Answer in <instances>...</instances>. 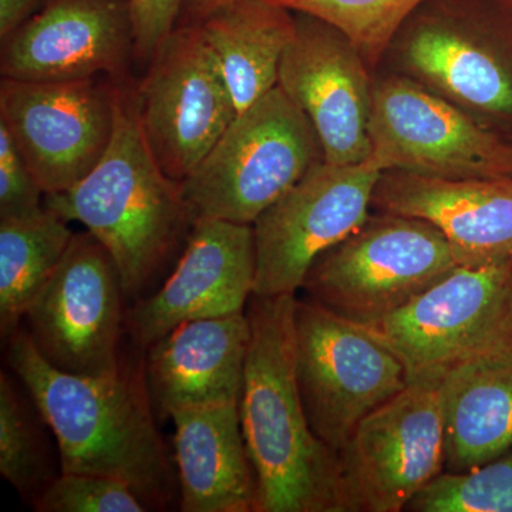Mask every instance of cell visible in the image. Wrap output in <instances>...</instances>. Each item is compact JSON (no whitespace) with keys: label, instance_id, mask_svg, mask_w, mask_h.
Wrapping results in <instances>:
<instances>
[{"label":"cell","instance_id":"1","mask_svg":"<svg viewBox=\"0 0 512 512\" xmlns=\"http://www.w3.org/2000/svg\"><path fill=\"white\" fill-rule=\"evenodd\" d=\"M8 365L59 447L62 473L123 481L150 508L173 500L174 474L154 419L146 372H62L40 355L28 330L8 338Z\"/></svg>","mask_w":512,"mask_h":512},{"label":"cell","instance_id":"2","mask_svg":"<svg viewBox=\"0 0 512 512\" xmlns=\"http://www.w3.org/2000/svg\"><path fill=\"white\" fill-rule=\"evenodd\" d=\"M295 305V295H252L245 309L251 339L239 416L255 512H343L339 453L312 430L296 382Z\"/></svg>","mask_w":512,"mask_h":512},{"label":"cell","instance_id":"3","mask_svg":"<svg viewBox=\"0 0 512 512\" xmlns=\"http://www.w3.org/2000/svg\"><path fill=\"white\" fill-rule=\"evenodd\" d=\"M45 207L86 227L109 252L127 301L147 296L194 220L181 183L171 180L148 147L133 90L121 84L113 137L99 164Z\"/></svg>","mask_w":512,"mask_h":512},{"label":"cell","instance_id":"4","mask_svg":"<svg viewBox=\"0 0 512 512\" xmlns=\"http://www.w3.org/2000/svg\"><path fill=\"white\" fill-rule=\"evenodd\" d=\"M323 160L311 121L276 86L238 114L181 191L194 222L254 225Z\"/></svg>","mask_w":512,"mask_h":512},{"label":"cell","instance_id":"5","mask_svg":"<svg viewBox=\"0 0 512 512\" xmlns=\"http://www.w3.org/2000/svg\"><path fill=\"white\" fill-rule=\"evenodd\" d=\"M456 266L436 225L384 212L320 255L301 289L323 308L372 328Z\"/></svg>","mask_w":512,"mask_h":512},{"label":"cell","instance_id":"6","mask_svg":"<svg viewBox=\"0 0 512 512\" xmlns=\"http://www.w3.org/2000/svg\"><path fill=\"white\" fill-rule=\"evenodd\" d=\"M295 372L312 430L336 453L409 384L402 359L375 330L311 299H296Z\"/></svg>","mask_w":512,"mask_h":512},{"label":"cell","instance_id":"7","mask_svg":"<svg viewBox=\"0 0 512 512\" xmlns=\"http://www.w3.org/2000/svg\"><path fill=\"white\" fill-rule=\"evenodd\" d=\"M133 90L151 153L177 183L187 180L237 119L220 63L198 23L177 25Z\"/></svg>","mask_w":512,"mask_h":512},{"label":"cell","instance_id":"8","mask_svg":"<svg viewBox=\"0 0 512 512\" xmlns=\"http://www.w3.org/2000/svg\"><path fill=\"white\" fill-rule=\"evenodd\" d=\"M386 170L370 154L356 164H316L254 222L256 296L295 295L326 251L369 220Z\"/></svg>","mask_w":512,"mask_h":512},{"label":"cell","instance_id":"9","mask_svg":"<svg viewBox=\"0 0 512 512\" xmlns=\"http://www.w3.org/2000/svg\"><path fill=\"white\" fill-rule=\"evenodd\" d=\"M343 512H399L446 470L440 379H416L339 451Z\"/></svg>","mask_w":512,"mask_h":512},{"label":"cell","instance_id":"10","mask_svg":"<svg viewBox=\"0 0 512 512\" xmlns=\"http://www.w3.org/2000/svg\"><path fill=\"white\" fill-rule=\"evenodd\" d=\"M124 296L119 271L89 231L77 232L25 313L33 345L50 365L83 376L116 375Z\"/></svg>","mask_w":512,"mask_h":512},{"label":"cell","instance_id":"11","mask_svg":"<svg viewBox=\"0 0 512 512\" xmlns=\"http://www.w3.org/2000/svg\"><path fill=\"white\" fill-rule=\"evenodd\" d=\"M124 80L0 83V123L8 128L45 195L70 190L99 164L116 123Z\"/></svg>","mask_w":512,"mask_h":512},{"label":"cell","instance_id":"12","mask_svg":"<svg viewBox=\"0 0 512 512\" xmlns=\"http://www.w3.org/2000/svg\"><path fill=\"white\" fill-rule=\"evenodd\" d=\"M512 261L458 265L372 326L402 359L409 382L440 379L468 356L512 339Z\"/></svg>","mask_w":512,"mask_h":512},{"label":"cell","instance_id":"13","mask_svg":"<svg viewBox=\"0 0 512 512\" xmlns=\"http://www.w3.org/2000/svg\"><path fill=\"white\" fill-rule=\"evenodd\" d=\"M372 156L386 171L440 180H512V144L406 80L373 89Z\"/></svg>","mask_w":512,"mask_h":512},{"label":"cell","instance_id":"14","mask_svg":"<svg viewBox=\"0 0 512 512\" xmlns=\"http://www.w3.org/2000/svg\"><path fill=\"white\" fill-rule=\"evenodd\" d=\"M303 16L282 57L278 86L311 121L326 163L365 161L372 154L373 90L362 55L328 23Z\"/></svg>","mask_w":512,"mask_h":512},{"label":"cell","instance_id":"15","mask_svg":"<svg viewBox=\"0 0 512 512\" xmlns=\"http://www.w3.org/2000/svg\"><path fill=\"white\" fill-rule=\"evenodd\" d=\"M255 272L252 225L195 221L173 274L127 312L131 335L148 349L185 322L245 312Z\"/></svg>","mask_w":512,"mask_h":512},{"label":"cell","instance_id":"16","mask_svg":"<svg viewBox=\"0 0 512 512\" xmlns=\"http://www.w3.org/2000/svg\"><path fill=\"white\" fill-rule=\"evenodd\" d=\"M131 57L130 0H46L2 40L0 72L26 82L124 80Z\"/></svg>","mask_w":512,"mask_h":512},{"label":"cell","instance_id":"17","mask_svg":"<svg viewBox=\"0 0 512 512\" xmlns=\"http://www.w3.org/2000/svg\"><path fill=\"white\" fill-rule=\"evenodd\" d=\"M373 202L443 232L461 266L512 261V180H440L397 171L380 178Z\"/></svg>","mask_w":512,"mask_h":512},{"label":"cell","instance_id":"18","mask_svg":"<svg viewBox=\"0 0 512 512\" xmlns=\"http://www.w3.org/2000/svg\"><path fill=\"white\" fill-rule=\"evenodd\" d=\"M251 339L247 312L192 320L148 348L144 372L158 412L239 403Z\"/></svg>","mask_w":512,"mask_h":512},{"label":"cell","instance_id":"19","mask_svg":"<svg viewBox=\"0 0 512 512\" xmlns=\"http://www.w3.org/2000/svg\"><path fill=\"white\" fill-rule=\"evenodd\" d=\"M184 512H255L256 476L242 434L239 403L170 414Z\"/></svg>","mask_w":512,"mask_h":512},{"label":"cell","instance_id":"20","mask_svg":"<svg viewBox=\"0 0 512 512\" xmlns=\"http://www.w3.org/2000/svg\"><path fill=\"white\" fill-rule=\"evenodd\" d=\"M446 470L463 473L512 448V339L480 350L440 377Z\"/></svg>","mask_w":512,"mask_h":512},{"label":"cell","instance_id":"21","mask_svg":"<svg viewBox=\"0 0 512 512\" xmlns=\"http://www.w3.org/2000/svg\"><path fill=\"white\" fill-rule=\"evenodd\" d=\"M291 12L274 0H231L197 22L238 114L278 86L282 57L296 33Z\"/></svg>","mask_w":512,"mask_h":512},{"label":"cell","instance_id":"22","mask_svg":"<svg viewBox=\"0 0 512 512\" xmlns=\"http://www.w3.org/2000/svg\"><path fill=\"white\" fill-rule=\"evenodd\" d=\"M406 57L420 76L461 103L490 116L512 117V62L493 47L430 26L410 39Z\"/></svg>","mask_w":512,"mask_h":512},{"label":"cell","instance_id":"23","mask_svg":"<svg viewBox=\"0 0 512 512\" xmlns=\"http://www.w3.org/2000/svg\"><path fill=\"white\" fill-rule=\"evenodd\" d=\"M74 232L43 208L28 217L0 220V330L8 339L30 303L62 261Z\"/></svg>","mask_w":512,"mask_h":512},{"label":"cell","instance_id":"24","mask_svg":"<svg viewBox=\"0 0 512 512\" xmlns=\"http://www.w3.org/2000/svg\"><path fill=\"white\" fill-rule=\"evenodd\" d=\"M292 12L322 20L360 55L377 60L404 19L424 0H274Z\"/></svg>","mask_w":512,"mask_h":512},{"label":"cell","instance_id":"25","mask_svg":"<svg viewBox=\"0 0 512 512\" xmlns=\"http://www.w3.org/2000/svg\"><path fill=\"white\" fill-rule=\"evenodd\" d=\"M414 512H512V448L463 473L444 471L423 488Z\"/></svg>","mask_w":512,"mask_h":512},{"label":"cell","instance_id":"26","mask_svg":"<svg viewBox=\"0 0 512 512\" xmlns=\"http://www.w3.org/2000/svg\"><path fill=\"white\" fill-rule=\"evenodd\" d=\"M12 379L0 375V474L22 495L42 493L50 478L40 430ZM37 494V495H39Z\"/></svg>","mask_w":512,"mask_h":512},{"label":"cell","instance_id":"27","mask_svg":"<svg viewBox=\"0 0 512 512\" xmlns=\"http://www.w3.org/2000/svg\"><path fill=\"white\" fill-rule=\"evenodd\" d=\"M39 512H146L126 483L94 474L62 473L35 498Z\"/></svg>","mask_w":512,"mask_h":512},{"label":"cell","instance_id":"28","mask_svg":"<svg viewBox=\"0 0 512 512\" xmlns=\"http://www.w3.org/2000/svg\"><path fill=\"white\" fill-rule=\"evenodd\" d=\"M43 195L45 192L30 173L8 128L0 123V220L42 211Z\"/></svg>","mask_w":512,"mask_h":512},{"label":"cell","instance_id":"29","mask_svg":"<svg viewBox=\"0 0 512 512\" xmlns=\"http://www.w3.org/2000/svg\"><path fill=\"white\" fill-rule=\"evenodd\" d=\"M184 0H130L134 57L148 64L165 37L177 28Z\"/></svg>","mask_w":512,"mask_h":512},{"label":"cell","instance_id":"30","mask_svg":"<svg viewBox=\"0 0 512 512\" xmlns=\"http://www.w3.org/2000/svg\"><path fill=\"white\" fill-rule=\"evenodd\" d=\"M45 3L46 0H0V39H8Z\"/></svg>","mask_w":512,"mask_h":512},{"label":"cell","instance_id":"31","mask_svg":"<svg viewBox=\"0 0 512 512\" xmlns=\"http://www.w3.org/2000/svg\"><path fill=\"white\" fill-rule=\"evenodd\" d=\"M231 0H184L183 12L185 23H197L211 15Z\"/></svg>","mask_w":512,"mask_h":512},{"label":"cell","instance_id":"32","mask_svg":"<svg viewBox=\"0 0 512 512\" xmlns=\"http://www.w3.org/2000/svg\"><path fill=\"white\" fill-rule=\"evenodd\" d=\"M508 309H510V322H511V326H512V281H511L510 302H508Z\"/></svg>","mask_w":512,"mask_h":512}]
</instances>
